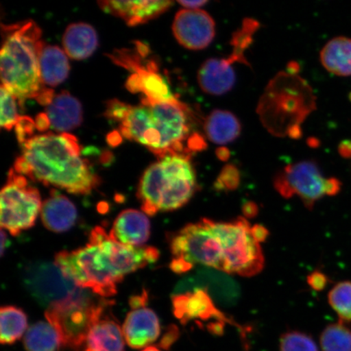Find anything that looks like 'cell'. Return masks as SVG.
Wrapping results in <instances>:
<instances>
[{
	"label": "cell",
	"instance_id": "obj_1",
	"mask_svg": "<svg viewBox=\"0 0 351 351\" xmlns=\"http://www.w3.org/2000/svg\"><path fill=\"white\" fill-rule=\"evenodd\" d=\"M169 247L173 258L227 274L252 276L265 266L261 245L244 217L227 222L203 219L189 223L170 236Z\"/></svg>",
	"mask_w": 351,
	"mask_h": 351
},
{
	"label": "cell",
	"instance_id": "obj_2",
	"mask_svg": "<svg viewBox=\"0 0 351 351\" xmlns=\"http://www.w3.org/2000/svg\"><path fill=\"white\" fill-rule=\"evenodd\" d=\"M159 256L155 247L117 243L98 226L85 247L57 254L55 263L77 287L109 298L116 295L117 285L126 275L156 263Z\"/></svg>",
	"mask_w": 351,
	"mask_h": 351
},
{
	"label": "cell",
	"instance_id": "obj_3",
	"mask_svg": "<svg viewBox=\"0 0 351 351\" xmlns=\"http://www.w3.org/2000/svg\"><path fill=\"white\" fill-rule=\"evenodd\" d=\"M22 147L12 169L16 173L74 195H89L99 185L98 175L81 156L75 136L69 133L36 135L26 140Z\"/></svg>",
	"mask_w": 351,
	"mask_h": 351
},
{
	"label": "cell",
	"instance_id": "obj_4",
	"mask_svg": "<svg viewBox=\"0 0 351 351\" xmlns=\"http://www.w3.org/2000/svg\"><path fill=\"white\" fill-rule=\"evenodd\" d=\"M105 116L119 123L123 137L147 147L160 159L169 154L189 153L191 112L181 101L155 102L143 97L137 106L110 100Z\"/></svg>",
	"mask_w": 351,
	"mask_h": 351
},
{
	"label": "cell",
	"instance_id": "obj_5",
	"mask_svg": "<svg viewBox=\"0 0 351 351\" xmlns=\"http://www.w3.org/2000/svg\"><path fill=\"white\" fill-rule=\"evenodd\" d=\"M0 65L2 86L21 105L28 99L38 100L48 88L44 86L39 57L45 44L40 28L34 21L7 26Z\"/></svg>",
	"mask_w": 351,
	"mask_h": 351
},
{
	"label": "cell",
	"instance_id": "obj_6",
	"mask_svg": "<svg viewBox=\"0 0 351 351\" xmlns=\"http://www.w3.org/2000/svg\"><path fill=\"white\" fill-rule=\"evenodd\" d=\"M197 191L196 173L190 154H169L145 171L137 197L143 213L155 216L181 208Z\"/></svg>",
	"mask_w": 351,
	"mask_h": 351
},
{
	"label": "cell",
	"instance_id": "obj_7",
	"mask_svg": "<svg viewBox=\"0 0 351 351\" xmlns=\"http://www.w3.org/2000/svg\"><path fill=\"white\" fill-rule=\"evenodd\" d=\"M315 108L313 90L295 73H280L267 86L258 104L263 124L271 134L298 138L300 125Z\"/></svg>",
	"mask_w": 351,
	"mask_h": 351
},
{
	"label": "cell",
	"instance_id": "obj_8",
	"mask_svg": "<svg viewBox=\"0 0 351 351\" xmlns=\"http://www.w3.org/2000/svg\"><path fill=\"white\" fill-rule=\"evenodd\" d=\"M80 288L73 295L46 309L45 317L58 332L61 346L78 350L86 342L92 327L101 319L110 302Z\"/></svg>",
	"mask_w": 351,
	"mask_h": 351
},
{
	"label": "cell",
	"instance_id": "obj_9",
	"mask_svg": "<svg viewBox=\"0 0 351 351\" xmlns=\"http://www.w3.org/2000/svg\"><path fill=\"white\" fill-rule=\"evenodd\" d=\"M0 225L13 236L34 226L43 204L40 193L30 185L27 178L11 169L1 191Z\"/></svg>",
	"mask_w": 351,
	"mask_h": 351
},
{
	"label": "cell",
	"instance_id": "obj_10",
	"mask_svg": "<svg viewBox=\"0 0 351 351\" xmlns=\"http://www.w3.org/2000/svg\"><path fill=\"white\" fill-rule=\"evenodd\" d=\"M274 186L285 199L297 196L308 209L324 196H335L341 184L335 178H326L317 164L302 161L289 165L275 176Z\"/></svg>",
	"mask_w": 351,
	"mask_h": 351
},
{
	"label": "cell",
	"instance_id": "obj_11",
	"mask_svg": "<svg viewBox=\"0 0 351 351\" xmlns=\"http://www.w3.org/2000/svg\"><path fill=\"white\" fill-rule=\"evenodd\" d=\"M148 49L137 42L135 50H121L110 57L117 64L132 72L126 87L132 93H141L144 98L155 102H171L178 100L170 89L168 82L160 72L155 60H144Z\"/></svg>",
	"mask_w": 351,
	"mask_h": 351
},
{
	"label": "cell",
	"instance_id": "obj_12",
	"mask_svg": "<svg viewBox=\"0 0 351 351\" xmlns=\"http://www.w3.org/2000/svg\"><path fill=\"white\" fill-rule=\"evenodd\" d=\"M23 282L30 295L46 309L67 300L81 288L56 263L48 261L30 263L25 269Z\"/></svg>",
	"mask_w": 351,
	"mask_h": 351
},
{
	"label": "cell",
	"instance_id": "obj_13",
	"mask_svg": "<svg viewBox=\"0 0 351 351\" xmlns=\"http://www.w3.org/2000/svg\"><path fill=\"white\" fill-rule=\"evenodd\" d=\"M176 39L190 50H203L213 41L216 24L209 13L202 10H180L173 24Z\"/></svg>",
	"mask_w": 351,
	"mask_h": 351
},
{
	"label": "cell",
	"instance_id": "obj_14",
	"mask_svg": "<svg viewBox=\"0 0 351 351\" xmlns=\"http://www.w3.org/2000/svg\"><path fill=\"white\" fill-rule=\"evenodd\" d=\"M204 289L213 300L223 306L234 305L240 298V287L227 274L216 269H202L196 276H188L179 282L175 295Z\"/></svg>",
	"mask_w": 351,
	"mask_h": 351
},
{
	"label": "cell",
	"instance_id": "obj_15",
	"mask_svg": "<svg viewBox=\"0 0 351 351\" xmlns=\"http://www.w3.org/2000/svg\"><path fill=\"white\" fill-rule=\"evenodd\" d=\"M172 302L174 315L183 324L191 320L208 322L213 319L217 322H230L217 308L213 298L204 289H196L190 292L174 295Z\"/></svg>",
	"mask_w": 351,
	"mask_h": 351
},
{
	"label": "cell",
	"instance_id": "obj_16",
	"mask_svg": "<svg viewBox=\"0 0 351 351\" xmlns=\"http://www.w3.org/2000/svg\"><path fill=\"white\" fill-rule=\"evenodd\" d=\"M122 330L130 348L141 349L153 343L160 337V320L146 306L137 307L127 315Z\"/></svg>",
	"mask_w": 351,
	"mask_h": 351
},
{
	"label": "cell",
	"instance_id": "obj_17",
	"mask_svg": "<svg viewBox=\"0 0 351 351\" xmlns=\"http://www.w3.org/2000/svg\"><path fill=\"white\" fill-rule=\"evenodd\" d=\"M173 2L165 0L143 1H99L104 12L121 17L127 25L135 26L156 19L172 6Z\"/></svg>",
	"mask_w": 351,
	"mask_h": 351
},
{
	"label": "cell",
	"instance_id": "obj_18",
	"mask_svg": "<svg viewBox=\"0 0 351 351\" xmlns=\"http://www.w3.org/2000/svg\"><path fill=\"white\" fill-rule=\"evenodd\" d=\"M151 234V223L146 214L134 209L123 210L113 223L109 235L128 247H143Z\"/></svg>",
	"mask_w": 351,
	"mask_h": 351
},
{
	"label": "cell",
	"instance_id": "obj_19",
	"mask_svg": "<svg viewBox=\"0 0 351 351\" xmlns=\"http://www.w3.org/2000/svg\"><path fill=\"white\" fill-rule=\"evenodd\" d=\"M46 114L50 121L51 128L60 134L77 128L83 120L81 103L65 90L55 95L51 104L47 106Z\"/></svg>",
	"mask_w": 351,
	"mask_h": 351
},
{
	"label": "cell",
	"instance_id": "obj_20",
	"mask_svg": "<svg viewBox=\"0 0 351 351\" xmlns=\"http://www.w3.org/2000/svg\"><path fill=\"white\" fill-rule=\"evenodd\" d=\"M44 226L55 232H64L75 225L77 213L75 206L67 197L52 191L44 201L41 210Z\"/></svg>",
	"mask_w": 351,
	"mask_h": 351
},
{
	"label": "cell",
	"instance_id": "obj_21",
	"mask_svg": "<svg viewBox=\"0 0 351 351\" xmlns=\"http://www.w3.org/2000/svg\"><path fill=\"white\" fill-rule=\"evenodd\" d=\"M236 82L234 68L227 67L222 58H212L202 64L197 73V82L205 93L221 95L230 91Z\"/></svg>",
	"mask_w": 351,
	"mask_h": 351
},
{
	"label": "cell",
	"instance_id": "obj_22",
	"mask_svg": "<svg viewBox=\"0 0 351 351\" xmlns=\"http://www.w3.org/2000/svg\"><path fill=\"white\" fill-rule=\"evenodd\" d=\"M98 45L97 32L89 24L80 22L70 25L64 34V50L73 60L89 58L97 49Z\"/></svg>",
	"mask_w": 351,
	"mask_h": 351
},
{
	"label": "cell",
	"instance_id": "obj_23",
	"mask_svg": "<svg viewBox=\"0 0 351 351\" xmlns=\"http://www.w3.org/2000/svg\"><path fill=\"white\" fill-rule=\"evenodd\" d=\"M204 131L210 142L223 145L239 137L241 126L234 114L225 110H214L206 118Z\"/></svg>",
	"mask_w": 351,
	"mask_h": 351
},
{
	"label": "cell",
	"instance_id": "obj_24",
	"mask_svg": "<svg viewBox=\"0 0 351 351\" xmlns=\"http://www.w3.org/2000/svg\"><path fill=\"white\" fill-rule=\"evenodd\" d=\"M44 86L55 87L67 79L70 66L68 56L59 47L44 45L39 57Z\"/></svg>",
	"mask_w": 351,
	"mask_h": 351
},
{
	"label": "cell",
	"instance_id": "obj_25",
	"mask_svg": "<svg viewBox=\"0 0 351 351\" xmlns=\"http://www.w3.org/2000/svg\"><path fill=\"white\" fill-rule=\"evenodd\" d=\"M320 61L328 72L340 77L351 76V39L337 37L320 51Z\"/></svg>",
	"mask_w": 351,
	"mask_h": 351
},
{
	"label": "cell",
	"instance_id": "obj_26",
	"mask_svg": "<svg viewBox=\"0 0 351 351\" xmlns=\"http://www.w3.org/2000/svg\"><path fill=\"white\" fill-rule=\"evenodd\" d=\"M125 337L119 324L112 319H100L92 327L86 344L89 351H124Z\"/></svg>",
	"mask_w": 351,
	"mask_h": 351
},
{
	"label": "cell",
	"instance_id": "obj_27",
	"mask_svg": "<svg viewBox=\"0 0 351 351\" xmlns=\"http://www.w3.org/2000/svg\"><path fill=\"white\" fill-rule=\"evenodd\" d=\"M27 351H56L61 346L58 332L49 322H38L28 329L24 339Z\"/></svg>",
	"mask_w": 351,
	"mask_h": 351
},
{
	"label": "cell",
	"instance_id": "obj_28",
	"mask_svg": "<svg viewBox=\"0 0 351 351\" xmlns=\"http://www.w3.org/2000/svg\"><path fill=\"white\" fill-rule=\"evenodd\" d=\"M0 320H1L0 340L2 344L14 343L24 335L27 328V317L23 311L16 306H3L0 311Z\"/></svg>",
	"mask_w": 351,
	"mask_h": 351
},
{
	"label": "cell",
	"instance_id": "obj_29",
	"mask_svg": "<svg viewBox=\"0 0 351 351\" xmlns=\"http://www.w3.org/2000/svg\"><path fill=\"white\" fill-rule=\"evenodd\" d=\"M260 27V24L256 20L245 19L241 27L232 35L231 44L232 53L226 57L232 64L241 63L250 65L245 56V52L253 42L254 33Z\"/></svg>",
	"mask_w": 351,
	"mask_h": 351
},
{
	"label": "cell",
	"instance_id": "obj_30",
	"mask_svg": "<svg viewBox=\"0 0 351 351\" xmlns=\"http://www.w3.org/2000/svg\"><path fill=\"white\" fill-rule=\"evenodd\" d=\"M323 351H351V330L342 322L330 324L320 336Z\"/></svg>",
	"mask_w": 351,
	"mask_h": 351
},
{
	"label": "cell",
	"instance_id": "obj_31",
	"mask_svg": "<svg viewBox=\"0 0 351 351\" xmlns=\"http://www.w3.org/2000/svg\"><path fill=\"white\" fill-rule=\"evenodd\" d=\"M328 302L341 322H351V282L337 284L328 293Z\"/></svg>",
	"mask_w": 351,
	"mask_h": 351
},
{
	"label": "cell",
	"instance_id": "obj_32",
	"mask_svg": "<svg viewBox=\"0 0 351 351\" xmlns=\"http://www.w3.org/2000/svg\"><path fill=\"white\" fill-rule=\"evenodd\" d=\"M1 121L0 125L8 131L15 127L21 117L17 112L16 99L10 91L1 85Z\"/></svg>",
	"mask_w": 351,
	"mask_h": 351
},
{
	"label": "cell",
	"instance_id": "obj_33",
	"mask_svg": "<svg viewBox=\"0 0 351 351\" xmlns=\"http://www.w3.org/2000/svg\"><path fill=\"white\" fill-rule=\"evenodd\" d=\"M280 351H319L311 337L300 332H289L280 337Z\"/></svg>",
	"mask_w": 351,
	"mask_h": 351
},
{
	"label": "cell",
	"instance_id": "obj_34",
	"mask_svg": "<svg viewBox=\"0 0 351 351\" xmlns=\"http://www.w3.org/2000/svg\"><path fill=\"white\" fill-rule=\"evenodd\" d=\"M241 175L236 166L227 165L221 171L217 181L215 182V189L219 191H232L238 189L240 185Z\"/></svg>",
	"mask_w": 351,
	"mask_h": 351
},
{
	"label": "cell",
	"instance_id": "obj_35",
	"mask_svg": "<svg viewBox=\"0 0 351 351\" xmlns=\"http://www.w3.org/2000/svg\"><path fill=\"white\" fill-rule=\"evenodd\" d=\"M35 123L28 117H21L20 120L15 126L17 138L20 143L23 144L26 140L33 137V130Z\"/></svg>",
	"mask_w": 351,
	"mask_h": 351
},
{
	"label": "cell",
	"instance_id": "obj_36",
	"mask_svg": "<svg viewBox=\"0 0 351 351\" xmlns=\"http://www.w3.org/2000/svg\"><path fill=\"white\" fill-rule=\"evenodd\" d=\"M328 279L322 271H315L307 276V283L317 291H322L327 287Z\"/></svg>",
	"mask_w": 351,
	"mask_h": 351
},
{
	"label": "cell",
	"instance_id": "obj_37",
	"mask_svg": "<svg viewBox=\"0 0 351 351\" xmlns=\"http://www.w3.org/2000/svg\"><path fill=\"white\" fill-rule=\"evenodd\" d=\"M170 269L175 274H186L189 271L192 269L194 265L185 261L180 260V258H173L172 262L170 263Z\"/></svg>",
	"mask_w": 351,
	"mask_h": 351
},
{
	"label": "cell",
	"instance_id": "obj_38",
	"mask_svg": "<svg viewBox=\"0 0 351 351\" xmlns=\"http://www.w3.org/2000/svg\"><path fill=\"white\" fill-rule=\"evenodd\" d=\"M178 337V330L177 327L172 326L169 328V330L167 332L161 340L160 346L165 350L169 349L170 346L173 344V342Z\"/></svg>",
	"mask_w": 351,
	"mask_h": 351
},
{
	"label": "cell",
	"instance_id": "obj_39",
	"mask_svg": "<svg viewBox=\"0 0 351 351\" xmlns=\"http://www.w3.org/2000/svg\"><path fill=\"white\" fill-rule=\"evenodd\" d=\"M252 234L254 240L258 243H261L267 240V237L269 235V232L265 226L256 225L252 227Z\"/></svg>",
	"mask_w": 351,
	"mask_h": 351
},
{
	"label": "cell",
	"instance_id": "obj_40",
	"mask_svg": "<svg viewBox=\"0 0 351 351\" xmlns=\"http://www.w3.org/2000/svg\"><path fill=\"white\" fill-rule=\"evenodd\" d=\"M243 213L245 218L252 219L257 217L258 207L254 202L248 201L243 205Z\"/></svg>",
	"mask_w": 351,
	"mask_h": 351
},
{
	"label": "cell",
	"instance_id": "obj_41",
	"mask_svg": "<svg viewBox=\"0 0 351 351\" xmlns=\"http://www.w3.org/2000/svg\"><path fill=\"white\" fill-rule=\"evenodd\" d=\"M35 126L38 130L45 131L51 127L50 121L48 119L46 113H40L36 118Z\"/></svg>",
	"mask_w": 351,
	"mask_h": 351
},
{
	"label": "cell",
	"instance_id": "obj_42",
	"mask_svg": "<svg viewBox=\"0 0 351 351\" xmlns=\"http://www.w3.org/2000/svg\"><path fill=\"white\" fill-rule=\"evenodd\" d=\"M178 3L184 8H186V10H200V7H203L205 4L208 3V1L205 0H196V1H178Z\"/></svg>",
	"mask_w": 351,
	"mask_h": 351
},
{
	"label": "cell",
	"instance_id": "obj_43",
	"mask_svg": "<svg viewBox=\"0 0 351 351\" xmlns=\"http://www.w3.org/2000/svg\"><path fill=\"white\" fill-rule=\"evenodd\" d=\"M339 152L342 156H351V142L346 141L342 143L339 147Z\"/></svg>",
	"mask_w": 351,
	"mask_h": 351
},
{
	"label": "cell",
	"instance_id": "obj_44",
	"mask_svg": "<svg viewBox=\"0 0 351 351\" xmlns=\"http://www.w3.org/2000/svg\"><path fill=\"white\" fill-rule=\"evenodd\" d=\"M216 154L219 159L222 161H227L230 159V152L226 147L218 148Z\"/></svg>",
	"mask_w": 351,
	"mask_h": 351
},
{
	"label": "cell",
	"instance_id": "obj_45",
	"mask_svg": "<svg viewBox=\"0 0 351 351\" xmlns=\"http://www.w3.org/2000/svg\"><path fill=\"white\" fill-rule=\"evenodd\" d=\"M8 243V238L5 232H4L3 230L1 231V256H3L4 254V251L7 247L6 243Z\"/></svg>",
	"mask_w": 351,
	"mask_h": 351
},
{
	"label": "cell",
	"instance_id": "obj_46",
	"mask_svg": "<svg viewBox=\"0 0 351 351\" xmlns=\"http://www.w3.org/2000/svg\"><path fill=\"white\" fill-rule=\"evenodd\" d=\"M143 351H160L159 349H157L155 348V346H149V348H147L146 349L143 350Z\"/></svg>",
	"mask_w": 351,
	"mask_h": 351
},
{
	"label": "cell",
	"instance_id": "obj_47",
	"mask_svg": "<svg viewBox=\"0 0 351 351\" xmlns=\"http://www.w3.org/2000/svg\"><path fill=\"white\" fill-rule=\"evenodd\" d=\"M86 351H89V350H86Z\"/></svg>",
	"mask_w": 351,
	"mask_h": 351
}]
</instances>
